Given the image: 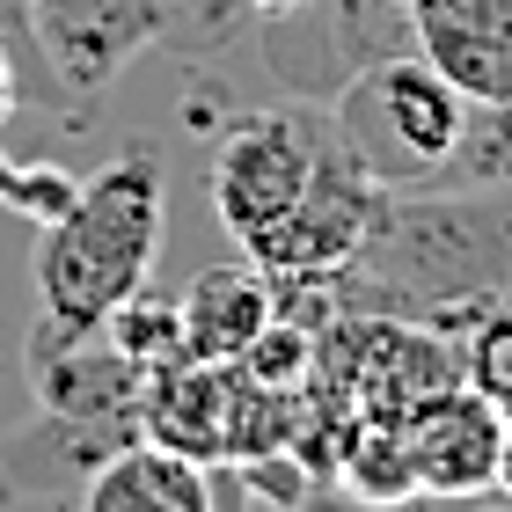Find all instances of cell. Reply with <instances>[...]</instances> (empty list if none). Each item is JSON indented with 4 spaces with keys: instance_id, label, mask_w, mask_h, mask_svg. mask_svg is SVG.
I'll use <instances>...</instances> for the list:
<instances>
[{
    "instance_id": "1",
    "label": "cell",
    "mask_w": 512,
    "mask_h": 512,
    "mask_svg": "<svg viewBox=\"0 0 512 512\" xmlns=\"http://www.w3.org/2000/svg\"><path fill=\"white\" fill-rule=\"evenodd\" d=\"M322 286L344 315L461 337L483 308L512 300V176L454 191H381L359 249Z\"/></svg>"
},
{
    "instance_id": "2",
    "label": "cell",
    "mask_w": 512,
    "mask_h": 512,
    "mask_svg": "<svg viewBox=\"0 0 512 512\" xmlns=\"http://www.w3.org/2000/svg\"><path fill=\"white\" fill-rule=\"evenodd\" d=\"M337 132L381 191H454L512 176L505 110L469 103L425 52L366 59L337 96Z\"/></svg>"
},
{
    "instance_id": "3",
    "label": "cell",
    "mask_w": 512,
    "mask_h": 512,
    "mask_svg": "<svg viewBox=\"0 0 512 512\" xmlns=\"http://www.w3.org/2000/svg\"><path fill=\"white\" fill-rule=\"evenodd\" d=\"M161 220H169L161 154L125 147L110 169L81 183L59 220L37 227V256H30L37 308L52 322H103L110 308H125L161 256Z\"/></svg>"
},
{
    "instance_id": "4",
    "label": "cell",
    "mask_w": 512,
    "mask_h": 512,
    "mask_svg": "<svg viewBox=\"0 0 512 512\" xmlns=\"http://www.w3.org/2000/svg\"><path fill=\"white\" fill-rule=\"evenodd\" d=\"M322 139H330V118H315V110H242V118H227L213 147V213L249 264L293 220V205L308 198Z\"/></svg>"
},
{
    "instance_id": "5",
    "label": "cell",
    "mask_w": 512,
    "mask_h": 512,
    "mask_svg": "<svg viewBox=\"0 0 512 512\" xmlns=\"http://www.w3.org/2000/svg\"><path fill=\"white\" fill-rule=\"evenodd\" d=\"M22 15H30V59L44 66V88L96 103L176 22V0H22Z\"/></svg>"
},
{
    "instance_id": "6",
    "label": "cell",
    "mask_w": 512,
    "mask_h": 512,
    "mask_svg": "<svg viewBox=\"0 0 512 512\" xmlns=\"http://www.w3.org/2000/svg\"><path fill=\"white\" fill-rule=\"evenodd\" d=\"M139 439V417H74V410H37L30 425L0 432V505H66L74 512L81 483Z\"/></svg>"
},
{
    "instance_id": "7",
    "label": "cell",
    "mask_w": 512,
    "mask_h": 512,
    "mask_svg": "<svg viewBox=\"0 0 512 512\" xmlns=\"http://www.w3.org/2000/svg\"><path fill=\"white\" fill-rule=\"evenodd\" d=\"M22 374H30L37 410H74V417H139L147 374L110 344L103 322H30L22 344Z\"/></svg>"
},
{
    "instance_id": "8",
    "label": "cell",
    "mask_w": 512,
    "mask_h": 512,
    "mask_svg": "<svg viewBox=\"0 0 512 512\" xmlns=\"http://www.w3.org/2000/svg\"><path fill=\"white\" fill-rule=\"evenodd\" d=\"M498 432L505 417L483 403L469 381H447L432 395H417L403 410V447H410V483L417 491H439V498H469V491H491V469H498Z\"/></svg>"
},
{
    "instance_id": "9",
    "label": "cell",
    "mask_w": 512,
    "mask_h": 512,
    "mask_svg": "<svg viewBox=\"0 0 512 512\" xmlns=\"http://www.w3.org/2000/svg\"><path fill=\"white\" fill-rule=\"evenodd\" d=\"M410 30L469 103L512 110V0H417Z\"/></svg>"
},
{
    "instance_id": "10",
    "label": "cell",
    "mask_w": 512,
    "mask_h": 512,
    "mask_svg": "<svg viewBox=\"0 0 512 512\" xmlns=\"http://www.w3.org/2000/svg\"><path fill=\"white\" fill-rule=\"evenodd\" d=\"M74 512H220V476L198 454H176L139 432L110 461H96Z\"/></svg>"
},
{
    "instance_id": "11",
    "label": "cell",
    "mask_w": 512,
    "mask_h": 512,
    "mask_svg": "<svg viewBox=\"0 0 512 512\" xmlns=\"http://www.w3.org/2000/svg\"><path fill=\"white\" fill-rule=\"evenodd\" d=\"M278 315V286L264 264H220V271H198L191 293L176 300V322H183V359H205V366H235L264 322Z\"/></svg>"
},
{
    "instance_id": "12",
    "label": "cell",
    "mask_w": 512,
    "mask_h": 512,
    "mask_svg": "<svg viewBox=\"0 0 512 512\" xmlns=\"http://www.w3.org/2000/svg\"><path fill=\"white\" fill-rule=\"evenodd\" d=\"M103 330L110 344L139 366V374H161V366H176L183 359V322H176V300H147V286H139L125 308H110L103 315Z\"/></svg>"
},
{
    "instance_id": "13",
    "label": "cell",
    "mask_w": 512,
    "mask_h": 512,
    "mask_svg": "<svg viewBox=\"0 0 512 512\" xmlns=\"http://www.w3.org/2000/svg\"><path fill=\"white\" fill-rule=\"evenodd\" d=\"M461 337H469V352H461V381H469L498 417H512V300L483 308Z\"/></svg>"
},
{
    "instance_id": "14",
    "label": "cell",
    "mask_w": 512,
    "mask_h": 512,
    "mask_svg": "<svg viewBox=\"0 0 512 512\" xmlns=\"http://www.w3.org/2000/svg\"><path fill=\"white\" fill-rule=\"evenodd\" d=\"M74 191H81V176L52 169V161H8L0 154V205H8V213L44 227V220H59L66 205H74Z\"/></svg>"
},
{
    "instance_id": "15",
    "label": "cell",
    "mask_w": 512,
    "mask_h": 512,
    "mask_svg": "<svg viewBox=\"0 0 512 512\" xmlns=\"http://www.w3.org/2000/svg\"><path fill=\"white\" fill-rule=\"evenodd\" d=\"M0 44H8V52H30V15H22V0H0Z\"/></svg>"
},
{
    "instance_id": "16",
    "label": "cell",
    "mask_w": 512,
    "mask_h": 512,
    "mask_svg": "<svg viewBox=\"0 0 512 512\" xmlns=\"http://www.w3.org/2000/svg\"><path fill=\"white\" fill-rule=\"evenodd\" d=\"M15 103H22V74H15V52L0 44V125L15 118Z\"/></svg>"
},
{
    "instance_id": "17",
    "label": "cell",
    "mask_w": 512,
    "mask_h": 512,
    "mask_svg": "<svg viewBox=\"0 0 512 512\" xmlns=\"http://www.w3.org/2000/svg\"><path fill=\"white\" fill-rule=\"evenodd\" d=\"M491 491L512 498V417H505V432H498V469H491Z\"/></svg>"
},
{
    "instance_id": "18",
    "label": "cell",
    "mask_w": 512,
    "mask_h": 512,
    "mask_svg": "<svg viewBox=\"0 0 512 512\" xmlns=\"http://www.w3.org/2000/svg\"><path fill=\"white\" fill-rule=\"evenodd\" d=\"M447 512H512V498H505V491H491V498H483V491H469V498H454Z\"/></svg>"
},
{
    "instance_id": "19",
    "label": "cell",
    "mask_w": 512,
    "mask_h": 512,
    "mask_svg": "<svg viewBox=\"0 0 512 512\" xmlns=\"http://www.w3.org/2000/svg\"><path fill=\"white\" fill-rule=\"evenodd\" d=\"M242 512H308V505H278V498H249Z\"/></svg>"
},
{
    "instance_id": "20",
    "label": "cell",
    "mask_w": 512,
    "mask_h": 512,
    "mask_svg": "<svg viewBox=\"0 0 512 512\" xmlns=\"http://www.w3.org/2000/svg\"><path fill=\"white\" fill-rule=\"evenodd\" d=\"M505 125H512V110H505Z\"/></svg>"
}]
</instances>
